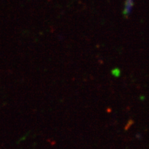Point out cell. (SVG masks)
I'll return each mask as SVG.
<instances>
[{"mask_svg": "<svg viewBox=\"0 0 149 149\" xmlns=\"http://www.w3.org/2000/svg\"><path fill=\"white\" fill-rule=\"evenodd\" d=\"M133 6V0H126L125 3V7H124V15L127 16L131 12L132 8Z\"/></svg>", "mask_w": 149, "mask_h": 149, "instance_id": "cell-1", "label": "cell"}]
</instances>
